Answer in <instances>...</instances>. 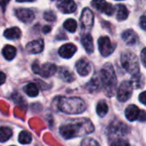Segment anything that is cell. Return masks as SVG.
I'll use <instances>...</instances> for the list:
<instances>
[{"mask_svg": "<svg viewBox=\"0 0 146 146\" xmlns=\"http://www.w3.org/2000/svg\"><path fill=\"white\" fill-rule=\"evenodd\" d=\"M81 44L85 50H86L87 53L91 54L94 50V46H93V39L92 37L89 33H86L82 36L81 38Z\"/></svg>", "mask_w": 146, "mask_h": 146, "instance_id": "cell-17", "label": "cell"}, {"mask_svg": "<svg viewBox=\"0 0 146 146\" xmlns=\"http://www.w3.org/2000/svg\"><path fill=\"white\" fill-rule=\"evenodd\" d=\"M129 11L123 4L116 5V18L118 21H124L128 17Z\"/></svg>", "mask_w": 146, "mask_h": 146, "instance_id": "cell-21", "label": "cell"}, {"mask_svg": "<svg viewBox=\"0 0 146 146\" xmlns=\"http://www.w3.org/2000/svg\"><path fill=\"white\" fill-rule=\"evenodd\" d=\"M108 110H109V107L105 101L101 100L100 102H98L97 105V113L100 117H104L108 113Z\"/></svg>", "mask_w": 146, "mask_h": 146, "instance_id": "cell-25", "label": "cell"}, {"mask_svg": "<svg viewBox=\"0 0 146 146\" xmlns=\"http://www.w3.org/2000/svg\"><path fill=\"white\" fill-rule=\"evenodd\" d=\"M15 16L24 23H30L34 19V13L29 9H17L15 10Z\"/></svg>", "mask_w": 146, "mask_h": 146, "instance_id": "cell-11", "label": "cell"}, {"mask_svg": "<svg viewBox=\"0 0 146 146\" xmlns=\"http://www.w3.org/2000/svg\"><path fill=\"white\" fill-rule=\"evenodd\" d=\"M44 19L47 21L53 22L56 20V15H55V13L53 11L48 10V11H45L44 13Z\"/></svg>", "mask_w": 146, "mask_h": 146, "instance_id": "cell-30", "label": "cell"}, {"mask_svg": "<svg viewBox=\"0 0 146 146\" xmlns=\"http://www.w3.org/2000/svg\"><path fill=\"white\" fill-rule=\"evenodd\" d=\"M139 121H146V112L145 111H144V110H140V114H139Z\"/></svg>", "mask_w": 146, "mask_h": 146, "instance_id": "cell-36", "label": "cell"}, {"mask_svg": "<svg viewBox=\"0 0 146 146\" xmlns=\"http://www.w3.org/2000/svg\"><path fill=\"white\" fill-rule=\"evenodd\" d=\"M121 62L122 67L132 75L139 74V62L134 53L130 51L122 53L121 56Z\"/></svg>", "mask_w": 146, "mask_h": 146, "instance_id": "cell-4", "label": "cell"}, {"mask_svg": "<svg viewBox=\"0 0 146 146\" xmlns=\"http://www.w3.org/2000/svg\"><path fill=\"white\" fill-rule=\"evenodd\" d=\"M99 79L101 85L108 97H113L115 93L117 78L115 69L110 63H106L100 71Z\"/></svg>", "mask_w": 146, "mask_h": 146, "instance_id": "cell-2", "label": "cell"}, {"mask_svg": "<svg viewBox=\"0 0 146 146\" xmlns=\"http://www.w3.org/2000/svg\"><path fill=\"white\" fill-rule=\"evenodd\" d=\"M110 146H130V144L124 139H115Z\"/></svg>", "mask_w": 146, "mask_h": 146, "instance_id": "cell-32", "label": "cell"}, {"mask_svg": "<svg viewBox=\"0 0 146 146\" xmlns=\"http://www.w3.org/2000/svg\"><path fill=\"white\" fill-rule=\"evenodd\" d=\"M11 146H15V145H11Z\"/></svg>", "mask_w": 146, "mask_h": 146, "instance_id": "cell-41", "label": "cell"}, {"mask_svg": "<svg viewBox=\"0 0 146 146\" xmlns=\"http://www.w3.org/2000/svg\"><path fill=\"white\" fill-rule=\"evenodd\" d=\"M56 6L58 9L64 14L74 13L77 9L76 3L74 0H58Z\"/></svg>", "mask_w": 146, "mask_h": 146, "instance_id": "cell-10", "label": "cell"}, {"mask_svg": "<svg viewBox=\"0 0 146 146\" xmlns=\"http://www.w3.org/2000/svg\"><path fill=\"white\" fill-rule=\"evenodd\" d=\"M44 41L42 39H37L29 42L26 46V50L29 54H38L44 50Z\"/></svg>", "mask_w": 146, "mask_h": 146, "instance_id": "cell-14", "label": "cell"}, {"mask_svg": "<svg viewBox=\"0 0 146 146\" xmlns=\"http://www.w3.org/2000/svg\"><path fill=\"white\" fill-rule=\"evenodd\" d=\"M60 78L66 82H72L74 80V75L66 68H62L59 71Z\"/></svg>", "mask_w": 146, "mask_h": 146, "instance_id": "cell-22", "label": "cell"}, {"mask_svg": "<svg viewBox=\"0 0 146 146\" xmlns=\"http://www.w3.org/2000/svg\"><path fill=\"white\" fill-rule=\"evenodd\" d=\"M51 1H54V0H51Z\"/></svg>", "mask_w": 146, "mask_h": 146, "instance_id": "cell-42", "label": "cell"}, {"mask_svg": "<svg viewBox=\"0 0 146 146\" xmlns=\"http://www.w3.org/2000/svg\"><path fill=\"white\" fill-rule=\"evenodd\" d=\"M133 85H135L136 88H141L144 85V77L140 74H138L136 75H133L132 79Z\"/></svg>", "mask_w": 146, "mask_h": 146, "instance_id": "cell-29", "label": "cell"}, {"mask_svg": "<svg viewBox=\"0 0 146 146\" xmlns=\"http://www.w3.org/2000/svg\"><path fill=\"white\" fill-rule=\"evenodd\" d=\"M139 100L143 104L146 105V92H143L142 93H140L139 97Z\"/></svg>", "mask_w": 146, "mask_h": 146, "instance_id": "cell-35", "label": "cell"}, {"mask_svg": "<svg viewBox=\"0 0 146 146\" xmlns=\"http://www.w3.org/2000/svg\"><path fill=\"white\" fill-rule=\"evenodd\" d=\"M51 31V27L50 26H44L43 27V33H48Z\"/></svg>", "mask_w": 146, "mask_h": 146, "instance_id": "cell-39", "label": "cell"}, {"mask_svg": "<svg viewBox=\"0 0 146 146\" xmlns=\"http://www.w3.org/2000/svg\"><path fill=\"white\" fill-rule=\"evenodd\" d=\"M63 27L67 31L70 33H74L77 29V22L74 19H68L67 21H64Z\"/></svg>", "mask_w": 146, "mask_h": 146, "instance_id": "cell-27", "label": "cell"}, {"mask_svg": "<svg viewBox=\"0 0 146 146\" xmlns=\"http://www.w3.org/2000/svg\"><path fill=\"white\" fill-rule=\"evenodd\" d=\"M140 57H141L142 63L144 64V66L146 68V48L142 50L141 54H140Z\"/></svg>", "mask_w": 146, "mask_h": 146, "instance_id": "cell-34", "label": "cell"}, {"mask_svg": "<svg viewBox=\"0 0 146 146\" xmlns=\"http://www.w3.org/2000/svg\"><path fill=\"white\" fill-rule=\"evenodd\" d=\"M9 1L10 0H0V6L2 7L3 11L5 10V8H6V6H7V4L9 3Z\"/></svg>", "mask_w": 146, "mask_h": 146, "instance_id": "cell-37", "label": "cell"}, {"mask_svg": "<svg viewBox=\"0 0 146 146\" xmlns=\"http://www.w3.org/2000/svg\"><path fill=\"white\" fill-rule=\"evenodd\" d=\"M12 130L9 127H0V142L3 143L8 141L12 137Z\"/></svg>", "mask_w": 146, "mask_h": 146, "instance_id": "cell-24", "label": "cell"}, {"mask_svg": "<svg viewBox=\"0 0 146 146\" xmlns=\"http://www.w3.org/2000/svg\"><path fill=\"white\" fill-rule=\"evenodd\" d=\"M92 5L97 10H98L107 15H111L114 12V8H113L112 4L109 3L105 0H92Z\"/></svg>", "mask_w": 146, "mask_h": 146, "instance_id": "cell-9", "label": "cell"}, {"mask_svg": "<svg viewBox=\"0 0 146 146\" xmlns=\"http://www.w3.org/2000/svg\"><path fill=\"white\" fill-rule=\"evenodd\" d=\"M81 146H100L98 145V143L90 138H86L85 139L82 140L81 142Z\"/></svg>", "mask_w": 146, "mask_h": 146, "instance_id": "cell-31", "label": "cell"}, {"mask_svg": "<svg viewBox=\"0 0 146 146\" xmlns=\"http://www.w3.org/2000/svg\"><path fill=\"white\" fill-rule=\"evenodd\" d=\"M128 131H129V129L127 127V125H125L124 123H122L121 121H115L110 125L109 133H110V134H112V135L123 136L126 133H127Z\"/></svg>", "mask_w": 146, "mask_h": 146, "instance_id": "cell-12", "label": "cell"}, {"mask_svg": "<svg viewBox=\"0 0 146 146\" xmlns=\"http://www.w3.org/2000/svg\"><path fill=\"white\" fill-rule=\"evenodd\" d=\"M35 0H16V2H20V3H23V2H33Z\"/></svg>", "mask_w": 146, "mask_h": 146, "instance_id": "cell-40", "label": "cell"}, {"mask_svg": "<svg viewBox=\"0 0 146 146\" xmlns=\"http://www.w3.org/2000/svg\"><path fill=\"white\" fill-rule=\"evenodd\" d=\"M122 38L129 45H133L136 44V42L139 39L137 33L133 30H131V29L127 30L122 33Z\"/></svg>", "mask_w": 146, "mask_h": 146, "instance_id": "cell-18", "label": "cell"}, {"mask_svg": "<svg viewBox=\"0 0 146 146\" xmlns=\"http://www.w3.org/2000/svg\"><path fill=\"white\" fill-rule=\"evenodd\" d=\"M32 68H33V71L42 76V77H44V78H48V77H50L52 75L55 74V73L56 72L57 70V68L55 64L53 63H50V62H47V63H44L43 65H38V63L36 62L33 64L32 66Z\"/></svg>", "mask_w": 146, "mask_h": 146, "instance_id": "cell-5", "label": "cell"}, {"mask_svg": "<svg viewBox=\"0 0 146 146\" xmlns=\"http://www.w3.org/2000/svg\"><path fill=\"white\" fill-rule=\"evenodd\" d=\"M93 21H94V15L92 11L88 8H85L80 16V26L82 31L85 32L89 31L93 26Z\"/></svg>", "mask_w": 146, "mask_h": 146, "instance_id": "cell-7", "label": "cell"}, {"mask_svg": "<svg viewBox=\"0 0 146 146\" xmlns=\"http://www.w3.org/2000/svg\"><path fill=\"white\" fill-rule=\"evenodd\" d=\"M6 80V75L3 73V72H0V86L3 85Z\"/></svg>", "mask_w": 146, "mask_h": 146, "instance_id": "cell-38", "label": "cell"}, {"mask_svg": "<svg viewBox=\"0 0 146 146\" xmlns=\"http://www.w3.org/2000/svg\"><path fill=\"white\" fill-rule=\"evenodd\" d=\"M18 139H19L18 141L22 145H27V144H30L32 142V135L30 133H28L27 131L21 132Z\"/></svg>", "mask_w": 146, "mask_h": 146, "instance_id": "cell-26", "label": "cell"}, {"mask_svg": "<svg viewBox=\"0 0 146 146\" xmlns=\"http://www.w3.org/2000/svg\"><path fill=\"white\" fill-rule=\"evenodd\" d=\"M3 57L8 60V61H11L15 58V55H16V49L12 46V45H9V44H7L3 47Z\"/></svg>", "mask_w": 146, "mask_h": 146, "instance_id": "cell-20", "label": "cell"}, {"mask_svg": "<svg viewBox=\"0 0 146 146\" xmlns=\"http://www.w3.org/2000/svg\"><path fill=\"white\" fill-rule=\"evenodd\" d=\"M24 91L27 93V95H28L31 98H34L38 95V88L34 83H29L28 85H27L24 87Z\"/></svg>", "mask_w": 146, "mask_h": 146, "instance_id": "cell-23", "label": "cell"}, {"mask_svg": "<svg viewBox=\"0 0 146 146\" xmlns=\"http://www.w3.org/2000/svg\"><path fill=\"white\" fill-rule=\"evenodd\" d=\"M139 24H140V27L143 30H145L146 31V16L145 15H142L140 17V20H139Z\"/></svg>", "mask_w": 146, "mask_h": 146, "instance_id": "cell-33", "label": "cell"}, {"mask_svg": "<svg viewBox=\"0 0 146 146\" xmlns=\"http://www.w3.org/2000/svg\"><path fill=\"white\" fill-rule=\"evenodd\" d=\"M78 74L81 76H87L92 71V65L86 59H80L75 64Z\"/></svg>", "mask_w": 146, "mask_h": 146, "instance_id": "cell-13", "label": "cell"}, {"mask_svg": "<svg viewBox=\"0 0 146 146\" xmlns=\"http://www.w3.org/2000/svg\"><path fill=\"white\" fill-rule=\"evenodd\" d=\"M93 131L94 126L92 125V121L84 118L73 121L70 123L62 125L60 127V133L66 139L90 134Z\"/></svg>", "mask_w": 146, "mask_h": 146, "instance_id": "cell-1", "label": "cell"}, {"mask_svg": "<svg viewBox=\"0 0 146 146\" xmlns=\"http://www.w3.org/2000/svg\"><path fill=\"white\" fill-rule=\"evenodd\" d=\"M76 51H77V47L74 44L68 43L61 46V48L58 50V53L62 57L68 59L71 58L75 54Z\"/></svg>", "mask_w": 146, "mask_h": 146, "instance_id": "cell-15", "label": "cell"}, {"mask_svg": "<svg viewBox=\"0 0 146 146\" xmlns=\"http://www.w3.org/2000/svg\"><path fill=\"white\" fill-rule=\"evenodd\" d=\"M21 32L20 28L16 27L8 28L3 33V36L8 39H17L21 37Z\"/></svg>", "mask_w": 146, "mask_h": 146, "instance_id": "cell-19", "label": "cell"}, {"mask_svg": "<svg viewBox=\"0 0 146 146\" xmlns=\"http://www.w3.org/2000/svg\"><path fill=\"white\" fill-rule=\"evenodd\" d=\"M98 44L99 51L103 56H105V57L109 56L110 55H111L113 53V51L115 50V47L111 44L110 38L107 36H104V37L99 38Z\"/></svg>", "mask_w": 146, "mask_h": 146, "instance_id": "cell-8", "label": "cell"}, {"mask_svg": "<svg viewBox=\"0 0 146 146\" xmlns=\"http://www.w3.org/2000/svg\"><path fill=\"white\" fill-rule=\"evenodd\" d=\"M133 85L132 81L121 82L117 91L118 100L121 102L127 101L133 94Z\"/></svg>", "mask_w": 146, "mask_h": 146, "instance_id": "cell-6", "label": "cell"}, {"mask_svg": "<svg viewBox=\"0 0 146 146\" xmlns=\"http://www.w3.org/2000/svg\"><path fill=\"white\" fill-rule=\"evenodd\" d=\"M139 114H140V110L139 109L134 105V104H131L129 105L126 110H125V115L128 121H134L136 120H139Z\"/></svg>", "mask_w": 146, "mask_h": 146, "instance_id": "cell-16", "label": "cell"}, {"mask_svg": "<svg viewBox=\"0 0 146 146\" xmlns=\"http://www.w3.org/2000/svg\"><path fill=\"white\" fill-rule=\"evenodd\" d=\"M58 108L63 113L77 115L83 113L86 106L85 102L80 98H61L58 101Z\"/></svg>", "mask_w": 146, "mask_h": 146, "instance_id": "cell-3", "label": "cell"}, {"mask_svg": "<svg viewBox=\"0 0 146 146\" xmlns=\"http://www.w3.org/2000/svg\"><path fill=\"white\" fill-rule=\"evenodd\" d=\"M101 85V81H100V79H98L97 77H94L88 84H87V87L89 88V90L91 91V92L92 91H95V90H99V86ZM102 86V85H101Z\"/></svg>", "mask_w": 146, "mask_h": 146, "instance_id": "cell-28", "label": "cell"}]
</instances>
